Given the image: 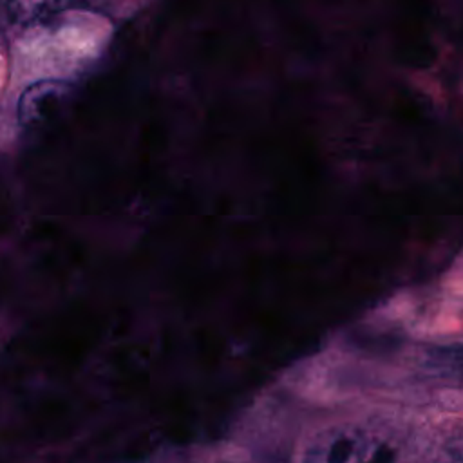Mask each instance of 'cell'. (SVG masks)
Wrapping results in <instances>:
<instances>
[{
    "mask_svg": "<svg viewBox=\"0 0 463 463\" xmlns=\"http://www.w3.org/2000/svg\"><path fill=\"white\" fill-rule=\"evenodd\" d=\"M307 458L327 463H351L391 461L394 459V454L387 443L358 427H338L322 434V438L311 447Z\"/></svg>",
    "mask_w": 463,
    "mask_h": 463,
    "instance_id": "1",
    "label": "cell"
},
{
    "mask_svg": "<svg viewBox=\"0 0 463 463\" xmlns=\"http://www.w3.org/2000/svg\"><path fill=\"white\" fill-rule=\"evenodd\" d=\"M61 5V0H9V7L13 14L24 16H36L47 11H52Z\"/></svg>",
    "mask_w": 463,
    "mask_h": 463,
    "instance_id": "2",
    "label": "cell"
}]
</instances>
